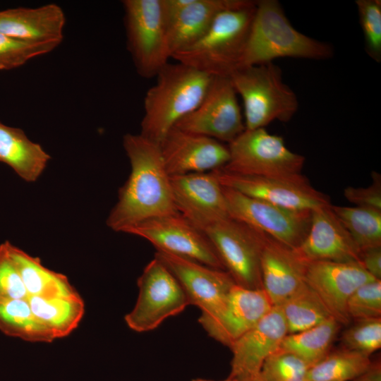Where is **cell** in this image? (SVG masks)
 <instances>
[{"label": "cell", "mask_w": 381, "mask_h": 381, "mask_svg": "<svg viewBox=\"0 0 381 381\" xmlns=\"http://www.w3.org/2000/svg\"><path fill=\"white\" fill-rule=\"evenodd\" d=\"M123 145L131 171L107 219L110 229L120 232L145 219L178 212L159 143L127 133Z\"/></svg>", "instance_id": "6da1fadb"}, {"label": "cell", "mask_w": 381, "mask_h": 381, "mask_svg": "<svg viewBox=\"0 0 381 381\" xmlns=\"http://www.w3.org/2000/svg\"><path fill=\"white\" fill-rule=\"evenodd\" d=\"M255 4L237 0L217 15L198 41L171 58L211 77L229 78L241 67Z\"/></svg>", "instance_id": "7a4b0ae2"}, {"label": "cell", "mask_w": 381, "mask_h": 381, "mask_svg": "<svg viewBox=\"0 0 381 381\" xmlns=\"http://www.w3.org/2000/svg\"><path fill=\"white\" fill-rule=\"evenodd\" d=\"M144 98L140 135L159 143L202 101L212 77L186 64H165Z\"/></svg>", "instance_id": "3957f363"}, {"label": "cell", "mask_w": 381, "mask_h": 381, "mask_svg": "<svg viewBox=\"0 0 381 381\" xmlns=\"http://www.w3.org/2000/svg\"><path fill=\"white\" fill-rule=\"evenodd\" d=\"M333 55L331 44L296 30L278 1H256L241 67L273 62L281 57L327 60Z\"/></svg>", "instance_id": "277c9868"}, {"label": "cell", "mask_w": 381, "mask_h": 381, "mask_svg": "<svg viewBox=\"0 0 381 381\" xmlns=\"http://www.w3.org/2000/svg\"><path fill=\"white\" fill-rule=\"evenodd\" d=\"M229 78L243 99L247 130L265 128L275 120L288 122L298 110L296 94L273 62L239 67Z\"/></svg>", "instance_id": "5b68a950"}, {"label": "cell", "mask_w": 381, "mask_h": 381, "mask_svg": "<svg viewBox=\"0 0 381 381\" xmlns=\"http://www.w3.org/2000/svg\"><path fill=\"white\" fill-rule=\"evenodd\" d=\"M229 158L222 167L238 174L291 176L301 174L305 157L286 147L282 137L265 128L245 129L228 145Z\"/></svg>", "instance_id": "8992f818"}, {"label": "cell", "mask_w": 381, "mask_h": 381, "mask_svg": "<svg viewBox=\"0 0 381 381\" xmlns=\"http://www.w3.org/2000/svg\"><path fill=\"white\" fill-rule=\"evenodd\" d=\"M128 49L138 74L156 76L171 58L162 0H124Z\"/></svg>", "instance_id": "52a82bcc"}, {"label": "cell", "mask_w": 381, "mask_h": 381, "mask_svg": "<svg viewBox=\"0 0 381 381\" xmlns=\"http://www.w3.org/2000/svg\"><path fill=\"white\" fill-rule=\"evenodd\" d=\"M137 284V301L124 317L127 326L136 332L155 329L166 319L181 313L190 305L176 278L155 257L145 266Z\"/></svg>", "instance_id": "ba28073f"}, {"label": "cell", "mask_w": 381, "mask_h": 381, "mask_svg": "<svg viewBox=\"0 0 381 381\" xmlns=\"http://www.w3.org/2000/svg\"><path fill=\"white\" fill-rule=\"evenodd\" d=\"M202 231L237 285L262 289L260 258L265 234L230 217L209 224Z\"/></svg>", "instance_id": "9c48e42d"}, {"label": "cell", "mask_w": 381, "mask_h": 381, "mask_svg": "<svg viewBox=\"0 0 381 381\" xmlns=\"http://www.w3.org/2000/svg\"><path fill=\"white\" fill-rule=\"evenodd\" d=\"M122 232L145 238L155 246L156 250L225 270L205 234L179 212L145 219L126 227Z\"/></svg>", "instance_id": "30bf717a"}, {"label": "cell", "mask_w": 381, "mask_h": 381, "mask_svg": "<svg viewBox=\"0 0 381 381\" xmlns=\"http://www.w3.org/2000/svg\"><path fill=\"white\" fill-rule=\"evenodd\" d=\"M229 217L296 248L307 235L310 210L284 207L223 186Z\"/></svg>", "instance_id": "8fae6325"}, {"label": "cell", "mask_w": 381, "mask_h": 381, "mask_svg": "<svg viewBox=\"0 0 381 381\" xmlns=\"http://www.w3.org/2000/svg\"><path fill=\"white\" fill-rule=\"evenodd\" d=\"M212 172L224 187L284 207L312 211L331 205L328 195L313 188L301 174L291 176H250L232 173L222 167Z\"/></svg>", "instance_id": "7c38bea8"}, {"label": "cell", "mask_w": 381, "mask_h": 381, "mask_svg": "<svg viewBox=\"0 0 381 381\" xmlns=\"http://www.w3.org/2000/svg\"><path fill=\"white\" fill-rule=\"evenodd\" d=\"M229 78L212 77L198 107L174 127L219 142H232L246 129Z\"/></svg>", "instance_id": "4fadbf2b"}, {"label": "cell", "mask_w": 381, "mask_h": 381, "mask_svg": "<svg viewBox=\"0 0 381 381\" xmlns=\"http://www.w3.org/2000/svg\"><path fill=\"white\" fill-rule=\"evenodd\" d=\"M155 257L176 278L190 305L200 309V317L212 319L222 312L236 284L228 272L160 250H156Z\"/></svg>", "instance_id": "5bb4252c"}, {"label": "cell", "mask_w": 381, "mask_h": 381, "mask_svg": "<svg viewBox=\"0 0 381 381\" xmlns=\"http://www.w3.org/2000/svg\"><path fill=\"white\" fill-rule=\"evenodd\" d=\"M305 278L332 317L341 325L351 321L346 303L353 292L375 280L359 263L323 260L306 262Z\"/></svg>", "instance_id": "9a60e30c"}, {"label": "cell", "mask_w": 381, "mask_h": 381, "mask_svg": "<svg viewBox=\"0 0 381 381\" xmlns=\"http://www.w3.org/2000/svg\"><path fill=\"white\" fill-rule=\"evenodd\" d=\"M170 176L209 172L228 162V146L213 138L172 128L159 143Z\"/></svg>", "instance_id": "2e32d148"}, {"label": "cell", "mask_w": 381, "mask_h": 381, "mask_svg": "<svg viewBox=\"0 0 381 381\" xmlns=\"http://www.w3.org/2000/svg\"><path fill=\"white\" fill-rule=\"evenodd\" d=\"M177 211L202 231L229 217L223 186L212 171L170 176Z\"/></svg>", "instance_id": "e0dca14e"}, {"label": "cell", "mask_w": 381, "mask_h": 381, "mask_svg": "<svg viewBox=\"0 0 381 381\" xmlns=\"http://www.w3.org/2000/svg\"><path fill=\"white\" fill-rule=\"evenodd\" d=\"M273 306L262 289H248L236 284L222 312L212 319L200 317L198 322L210 337L230 347Z\"/></svg>", "instance_id": "ac0fdd59"}, {"label": "cell", "mask_w": 381, "mask_h": 381, "mask_svg": "<svg viewBox=\"0 0 381 381\" xmlns=\"http://www.w3.org/2000/svg\"><path fill=\"white\" fill-rule=\"evenodd\" d=\"M331 205L312 210L308 232L294 249L296 253L306 262L323 260L361 264L360 248Z\"/></svg>", "instance_id": "d6986e66"}, {"label": "cell", "mask_w": 381, "mask_h": 381, "mask_svg": "<svg viewBox=\"0 0 381 381\" xmlns=\"http://www.w3.org/2000/svg\"><path fill=\"white\" fill-rule=\"evenodd\" d=\"M287 334L280 308L274 306L267 315L229 347L233 357L228 377L240 380L258 376L265 361L279 349Z\"/></svg>", "instance_id": "ffe728a7"}, {"label": "cell", "mask_w": 381, "mask_h": 381, "mask_svg": "<svg viewBox=\"0 0 381 381\" xmlns=\"http://www.w3.org/2000/svg\"><path fill=\"white\" fill-rule=\"evenodd\" d=\"M306 266L294 248L265 234L260 258L262 286L274 306L306 284Z\"/></svg>", "instance_id": "44dd1931"}, {"label": "cell", "mask_w": 381, "mask_h": 381, "mask_svg": "<svg viewBox=\"0 0 381 381\" xmlns=\"http://www.w3.org/2000/svg\"><path fill=\"white\" fill-rule=\"evenodd\" d=\"M65 14L55 4L37 8H16L0 11V32L32 43L61 42Z\"/></svg>", "instance_id": "7402d4cb"}, {"label": "cell", "mask_w": 381, "mask_h": 381, "mask_svg": "<svg viewBox=\"0 0 381 381\" xmlns=\"http://www.w3.org/2000/svg\"><path fill=\"white\" fill-rule=\"evenodd\" d=\"M237 0H191L167 26L171 58L198 41L210 28L217 15Z\"/></svg>", "instance_id": "603a6c76"}, {"label": "cell", "mask_w": 381, "mask_h": 381, "mask_svg": "<svg viewBox=\"0 0 381 381\" xmlns=\"http://www.w3.org/2000/svg\"><path fill=\"white\" fill-rule=\"evenodd\" d=\"M50 156L23 131L0 123V162L11 167L23 180L35 181L47 167Z\"/></svg>", "instance_id": "cb8c5ba5"}, {"label": "cell", "mask_w": 381, "mask_h": 381, "mask_svg": "<svg viewBox=\"0 0 381 381\" xmlns=\"http://www.w3.org/2000/svg\"><path fill=\"white\" fill-rule=\"evenodd\" d=\"M6 242L28 297H72L80 295L66 276L47 268L38 258L30 255L9 241Z\"/></svg>", "instance_id": "d4e9b609"}, {"label": "cell", "mask_w": 381, "mask_h": 381, "mask_svg": "<svg viewBox=\"0 0 381 381\" xmlns=\"http://www.w3.org/2000/svg\"><path fill=\"white\" fill-rule=\"evenodd\" d=\"M35 316L48 327L56 339L68 336L79 325L85 313L80 295L72 297L42 298L29 296Z\"/></svg>", "instance_id": "484cf974"}, {"label": "cell", "mask_w": 381, "mask_h": 381, "mask_svg": "<svg viewBox=\"0 0 381 381\" xmlns=\"http://www.w3.org/2000/svg\"><path fill=\"white\" fill-rule=\"evenodd\" d=\"M0 331L32 343H51L56 339L35 316L28 299H0Z\"/></svg>", "instance_id": "4316f807"}, {"label": "cell", "mask_w": 381, "mask_h": 381, "mask_svg": "<svg viewBox=\"0 0 381 381\" xmlns=\"http://www.w3.org/2000/svg\"><path fill=\"white\" fill-rule=\"evenodd\" d=\"M340 325L331 318L306 330L288 334L279 349L297 356L310 368L330 352Z\"/></svg>", "instance_id": "83f0119b"}, {"label": "cell", "mask_w": 381, "mask_h": 381, "mask_svg": "<svg viewBox=\"0 0 381 381\" xmlns=\"http://www.w3.org/2000/svg\"><path fill=\"white\" fill-rule=\"evenodd\" d=\"M278 306L284 318L288 334L306 330L332 318L307 284Z\"/></svg>", "instance_id": "f1b7e54d"}, {"label": "cell", "mask_w": 381, "mask_h": 381, "mask_svg": "<svg viewBox=\"0 0 381 381\" xmlns=\"http://www.w3.org/2000/svg\"><path fill=\"white\" fill-rule=\"evenodd\" d=\"M361 250L381 247V210L331 205Z\"/></svg>", "instance_id": "f546056e"}, {"label": "cell", "mask_w": 381, "mask_h": 381, "mask_svg": "<svg viewBox=\"0 0 381 381\" xmlns=\"http://www.w3.org/2000/svg\"><path fill=\"white\" fill-rule=\"evenodd\" d=\"M371 363L369 356L343 349L329 352L308 371L307 381H352Z\"/></svg>", "instance_id": "4dcf8cb0"}, {"label": "cell", "mask_w": 381, "mask_h": 381, "mask_svg": "<svg viewBox=\"0 0 381 381\" xmlns=\"http://www.w3.org/2000/svg\"><path fill=\"white\" fill-rule=\"evenodd\" d=\"M310 367L299 357L279 349L263 363L261 381H307Z\"/></svg>", "instance_id": "1f68e13d"}, {"label": "cell", "mask_w": 381, "mask_h": 381, "mask_svg": "<svg viewBox=\"0 0 381 381\" xmlns=\"http://www.w3.org/2000/svg\"><path fill=\"white\" fill-rule=\"evenodd\" d=\"M54 43H32L12 38L0 32V70L23 66L29 60L54 50Z\"/></svg>", "instance_id": "d6a6232c"}, {"label": "cell", "mask_w": 381, "mask_h": 381, "mask_svg": "<svg viewBox=\"0 0 381 381\" xmlns=\"http://www.w3.org/2000/svg\"><path fill=\"white\" fill-rule=\"evenodd\" d=\"M341 336L345 349L370 354L381 348V318L355 320Z\"/></svg>", "instance_id": "836d02e7"}, {"label": "cell", "mask_w": 381, "mask_h": 381, "mask_svg": "<svg viewBox=\"0 0 381 381\" xmlns=\"http://www.w3.org/2000/svg\"><path fill=\"white\" fill-rule=\"evenodd\" d=\"M359 21L364 36L367 54L375 61H381V1L356 0Z\"/></svg>", "instance_id": "e575fe53"}, {"label": "cell", "mask_w": 381, "mask_h": 381, "mask_svg": "<svg viewBox=\"0 0 381 381\" xmlns=\"http://www.w3.org/2000/svg\"><path fill=\"white\" fill-rule=\"evenodd\" d=\"M350 320L381 318V280H373L357 288L348 299Z\"/></svg>", "instance_id": "d590c367"}, {"label": "cell", "mask_w": 381, "mask_h": 381, "mask_svg": "<svg viewBox=\"0 0 381 381\" xmlns=\"http://www.w3.org/2000/svg\"><path fill=\"white\" fill-rule=\"evenodd\" d=\"M28 294L6 242L0 245V299H28Z\"/></svg>", "instance_id": "8d00e7d4"}, {"label": "cell", "mask_w": 381, "mask_h": 381, "mask_svg": "<svg viewBox=\"0 0 381 381\" xmlns=\"http://www.w3.org/2000/svg\"><path fill=\"white\" fill-rule=\"evenodd\" d=\"M372 179L368 187H346L344 190L346 199L358 207L381 210V177L378 173L373 172Z\"/></svg>", "instance_id": "74e56055"}, {"label": "cell", "mask_w": 381, "mask_h": 381, "mask_svg": "<svg viewBox=\"0 0 381 381\" xmlns=\"http://www.w3.org/2000/svg\"><path fill=\"white\" fill-rule=\"evenodd\" d=\"M361 264L373 277L381 280V247L361 250Z\"/></svg>", "instance_id": "f35d334b"}, {"label": "cell", "mask_w": 381, "mask_h": 381, "mask_svg": "<svg viewBox=\"0 0 381 381\" xmlns=\"http://www.w3.org/2000/svg\"><path fill=\"white\" fill-rule=\"evenodd\" d=\"M352 381H381L380 361H371L366 370Z\"/></svg>", "instance_id": "ab89813d"}, {"label": "cell", "mask_w": 381, "mask_h": 381, "mask_svg": "<svg viewBox=\"0 0 381 381\" xmlns=\"http://www.w3.org/2000/svg\"><path fill=\"white\" fill-rule=\"evenodd\" d=\"M192 381H216V380H206V379H202V378H196V379L192 380ZM219 381H236V380H235L234 379H231V378H229V377H227L226 380H219Z\"/></svg>", "instance_id": "60d3db41"}, {"label": "cell", "mask_w": 381, "mask_h": 381, "mask_svg": "<svg viewBox=\"0 0 381 381\" xmlns=\"http://www.w3.org/2000/svg\"><path fill=\"white\" fill-rule=\"evenodd\" d=\"M236 381H261V380H260V377L258 375V376H256V377L245 378V379L240 380H236Z\"/></svg>", "instance_id": "b9f144b4"}]
</instances>
